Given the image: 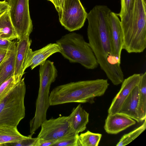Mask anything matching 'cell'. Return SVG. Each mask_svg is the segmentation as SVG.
Returning a JSON list of instances; mask_svg holds the SVG:
<instances>
[{
    "label": "cell",
    "instance_id": "cell-1",
    "mask_svg": "<svg viewBox=\"0 0 146 146\" xmlns=\"http://www.w3.org/2000/svg\"><path fill=\"white\" fill-rule=\"evenodd\" d=\"M110 9L106 6L97 5L87 13L88 43L98 65L114 85L124 80L121 61L115 56L111 36L109 17Z\"/></svg>",
    "mask_w": 146,
    "mask_h": 146
},
{
    "label": "cell",
    "instance_id": "cell-2",
    "mask_svg": "<svg viewBox=\"0 0 146 146\" xmlns=\"http://www.w3.org/2000/svg\"><path fill=\"white\" fill-rule=\"evenodd\" d=\"M109 85L107 79H98L56 86L50 93L49 106L72 102L93 103L96 97L104 94Z\"/></svg>",
    "mask_w": 146,
    "mask_h": 146
},
{
    "label": "cell",
    "instance_id": "cell-3",
    "mask_svg": "<svg viewBox=\"0 0 146 146\" xmlns=\"http://www.w3.org/2000/svg\"><path fill=\"white\" fill-rule=\"evenodd\" d=\"M123 35V49L128 53H139L146 47V1L134 0L128 19L121 21Z\"/></svg>",
    "mask_w": 146,
    "mask_h": 146
},
{
    "label": "cell",
    "instance_id": "cell-4",
    "mask_svg": "<svg viewBox=\"0 0 146 146\" xmlns=\"http://www.w3.org/2000/svg\"><path fill=\"white\" fill-rule=\"evenodd\" d=\"M60 53L71 63H78L88 69L96 68L99 65L88 43L81 34L72 32L62 36L56 41Z\"/></svg>",
    "mask_w": 146,
    "mask_h": 146
},
{
    "label": "cell",
    "instance_id": "cell-5",
    "mask_svg": "<svg viewBox=\"0 0 146 146\" xmlns=\"http://www.w3.org/2000/svg\"><path fill=\"white\" fill-rule=\"evenodd\" d=\"M24 78L0 102V127H17L25 116L26 93Z\"/></svg>",
    "mask_w": 146,
    "mask_h": 146
},
{
    "label": "cell",
    "instance_id": "cell-6",
    "mask_svg": "<svg viewBox=\"0 0 146 146\" xmlns=\"http://www.w3.org/2000/svg\"><path fill=\"white\" fill-rule=\"evenodd\" d=\"M11 20L19 40L33 30L29 10V0H8Z\"/></svg>",
    "mask_w": 146,
    "mask_h": 146
},
{
    "label": "cell",
    "instance_id": "cell-7",
    "mask_svg": "<svg viewBox=\"0 0 146 146\" xmlns=\"http://www.w3.org/2000/svg\"><path fill=\"white\" fill-rule=\"evenodd\" d=\"M87 13L80 0H64L59 20L65 29L72 32L83 26Z\"/></svg>",
    "mask_w": 146,
    "mask_h": 146
},
{
    "label": "cell",
    "instance_id": "cell-8",
    "mask_svg": "<svg viewBox=\"0 0 146 146\" xmlns=\"http://www.w3.org/2000/svg\"><path fill=\"white\" fill-rule=\"evenodd\" d=\"M37 137L39 139L56 141L64 136L74 133L68 120V116H61L44 121Z\"/></svg>",
    "mask_w": 146,
    "mask_h": 146
},
{
    "label": "cell",
    "instance_id": "cell-9",
    "mask_svg": "<svg viewBox=\"0 0 146 146\" xmlns=\"http://www.w3.org/2000/svg\"><path fill=\"white\" fill-rule=\"evenodd\" d=\"M60 48L56 43H50L39 50L33 51L29 48L26 54L23 64V71L29 67L33 70L45 62L52 54L60 52Z\"/></svg>",
    "mask_w": 146,
    "mask_h": 146
},
{
    "label": "cell",
    "instance_id": "cell-10",
    "mask_svg": "<svg viewBox=\"0 0 146 146\" xmlns=\"http://www.w3.org/2000/svg\"><path fill=\"white\" fill-rule=\"evenodd\" d=\"M141 74H135L124 79L121 88L113 99L108 110L109 114L119 113L124 101L139 81Z\"/></svg>",
    "mask_w": 146,
    "mask_h": 146
},
{
    "label": "cell",
    "instance_id": "cell-11",
    "mask_svg": "<svg viewBox=\"0 0 146 146\" xmlns=\"http://www.w3.org/2000/svg\"><path fill=\"white\" fill-rule=\"evenodd\" d=\"M110 33L114 55L121 61L123 35L121 21L117 14L111 11L109 17Z\"/></svg>",
    "mask_w": 146,
    "mask_h": 146
},
{
    "label": "cell",
    "instance_id": "cell-12",
    "mask_svg": "<svg viewBox=\"0 0 146 146\" xmlns=\"http://www.w3.org/2000/svg\"><path fill=\"white\" fill-rule=\"evenodd\" d=\"M136 123V121L125 115L119 113L108 114L104 126L108 134H116Z\"/></svg>",
    "mask_w": 146,
    "mask_h": 146
},
{
    "label": "cell",
    "instance_id": "cell-13",
    "mask_svg": "<svg viewBox=\"0 0 146 146\" xmlns=\"http://www.w3.org/2000/svg\"><path fill=\"white\" fill-rule=\"evenodd\" d=\"M17 46V42L12 41L0 64V86L7 79L14 75Z\"/></svg>",
    "mask_w": 146,
    "mask_h": 146
},
{
    "label": "cell",
    "instance_id": "cell-14",
    "mask_svg": "<svg viewBox=\"0 0 146 146\" xmlns=\"http://www.w3.org/2000/svg\"><path fill=\"white\" fill-rule=\"evenodd\" d=\"M27 35L17 42V52L15 58L14 76L16 81L19 82L24 74L23 64L26 53L30 48L32 40Z\"/></svg>",
    "mask_w": 146,
    "mask_h": 146
},
{
    "label": "cell",
    "instance_id": "cell-15",
    "mask_svg": "<svg viewBox=\"0 0 146 146\" xmlns=\"http://www.w3.org/2000/svg\"><path fill=\"white\" fill-rule=\"evenodd\" d=\"M68 120L72 132L79 134L86 129L89 121V114L79 104L73 108L71 114L68 116Z\"/></svg>",
    "mask_w": 146,
    "mask_h": 146
},
{
    "label": "cell",
    "instance_id": "cell-16",
    "mask_svg": "<svg viewBox=\"0 0 146 146\" xmlns=\"http://www.w3.org/2000/svg\"><path fill=\"white\" fill-rule=\"evenodd\" d=\"M139 89L138 85L130 93L122 104L119 113L125 115L140 122L137 113Z\"/></svg>",
    "mask_w": 146,
    "mask_h": 146
},
{
    "label": "cell",
    "instance_id": "cell-17",
    "mask_svg": "<svg viewBox=\"0 0 146 146\" xmlns=\"http://www.w3.org/2000/svg\"><path fill=\"white\" fill-rule=\"evenodd\" d=\"M0 38L11 41L18 38L17 34L11 20L9 9L0 15Z\"/></svg>",
    "mask_w": 146,
    "mask_h": 146
},
{
    "label": "cell",
    "instance_id": "cell-18",
    "mask_svg": "<svg viewBox=\"0 0 146 146\" xmlns=\"http://www.w3.org/2000/svg\"><path fill=\"white\" fill-rule=\"evenodd\" d=\"M139 89L137 113L140 122L146 119V72L141 74L138 84Z\"/></svg>",
    "mask_w": 146,
    "mask_h": 146
},
{
    "label": "cell",
    "instance_id": "cell-19",
    "mask_svg": "<svg viewBox=\"0 0 146 146\" xmlns=\"http://www.w3.org/2000/svg\"><path fill=\"white\" fill-rule=\"evenodd\" d=\"M26 137L19 132L17 127H0V146H4L7 143L17 142Z\"/></svg>",
    "mask_w": 146,
    "mask_h": 146
},
{
    "label": "cell",
    "instance_id": "cell-20",
    "mask_svg": "<svg viewBox=\"0 0 146 146\" xmlns=\"http://www.w3.org/2000/svg\"><path fill=\"white\" fill-rule=\"evenodd\" d=\"M102 134L92 133L88 130L79 135L78 146H98Z\"/></svg>",
    "mask_w": 146,
    "mask_h": 146
},
{
    "label": "cell",
    "instance_id": "cell-21",
    "mask_svg": "<svg viewBox=\"0 0 146 146\" xmlns=\"http://www.w3.org/2000/svg\"><path fill=\"white\" fill-rule=\"evenodd\" d=\"M146 128V120L145 119L143 123L140 126L129 133L124 134L116 145V146H123L128 144L140 135L145 131Z\"/></svg>",
    "mask_w": 146,
    "mask_h": 146
},
{
    "label": "cell",
    "instance_id": "cell-22",
    "mask_svg": "<svg viewBox=\"0 0 146 146\" xmlns=\"http://www.w3.org/2000/svg\"><path fill=\"white\" fill-rule=\"evenodd\" d=\"M134 0H121V8L117 15L119 16L121 21L127 20L129 17L134 5Z\"/></svg>",
    "mask_w": 146,
    "mask_h": 146
},
{
    "label": "cell",
    "instance_id": "cell-23",
    "mask_svg": "<svg viewBox=\"0 0 146 146\" xmlns=\"http://www.w3.org/2000/svg\"><path fill=\"white\" fill-rule=\"evenodd\" d=\"M79 134L72 133L57 140L52 146H78Z\"/></svg>",
    "mask_w": 146,
    "mask_h": 146
},
{
    "label": "cell",
    "instance_id": "cell-24",
    "mask_svg": "<svg viewBox=\"0 0 146 146\" xmlns=\"http://www.w3.org/2000/svg\"><path fill=\"white\" fill-rule=\"evenodd\" d=\"M19 82H17L16 81L13 75L1 85L0 86V102L16 86Z\"/></svg>",
    "mask_w": 146,
    "mask_h": 146
},
{
    "label": "cell",
    "instance_id": "cell-25",
    "mask_svg": "<svg viewBox=\"0 0 146 146\" xmlns=\"http://www.w3.org/2000/svg\"><path fill=\"white\" fill-rule=\"evenodd\" d=\"M32 136L29 135L17 142L7 143L4 146H37L39 138H33Z\"/></svg>",
    "mask_w": 146,
    "mask_h": 146
},
{
    "label": "cell",
    "instance_id": "cell-26",
    "mask_svg": "<svg viewBox=\"0 0 146 146\" xmlns=\"http://www.w3.org/2000/svg\"><path fill=\"white\" fill-rule=\"evenodd\" d=\"M12 41L7 39L0 38V50H7Z\"/></svg>",
    "mask_w": 146,
    "mask_h": 146
},
{
    "label": "cell",
    "instance_id": "cell-27",
    "mask_svg": "<svg viewBox=\"0 0 146 146\" xmlns=\"http://www.w3.org/2000/svg\"><path fill=\"white\" fill-rule=\"evenodd\" d=\"M54 6L58 13L59 16L61 15L63 8L64 0H54Z\"/></svg>",
    "mask_w": 146,
    "mask_h": 146
},
{
    "label": "cell",
    "instance_id": "cell-28",
    "mask_svg": "<svg viewBox=\"0 0 146 146\" xmlns=\"http://www.w3.org/2000/svg\"><path fill=\"white\" fill-rule=\"evenodd\" d=\"M54 141L39 139L37 146H52Z\"/></svg>",
    "mask_w": 146,
    "mask_h": 146
},
{
    "label": "cell",
    "instance_id": "cell-29",
    "mask_svg": "<svg viewBox=\"0 0 146 146\" xmlns=\"http://www.w3.org/2000/svg\"><path fill=\"white\" fill-rule=\"evenodd\" d=\"M10 7L6 0L0 1V15L5 11L9 9Z\"/></svg>",
    "mask_w": 146,
    "mask_h": 146
},
{
    "label": "cell",
    "instance_id": "cell-30",
    "mask_svg": "<svg viewBox=\"0 0 146 146\" xmlns=\"http://www.w3.org/2000/svg\"><path fill=\"white\" fill-rule=\"evenodd\" d=\"M7 51V50H0V64L6 54Z\"/></svg>",
    "mask_w": 146,
    "mask_h": 146
},
{
    "label": "cell",
    "instance_id": "cell-31",
    "mask_svg": "<svg viewBox=\"0 0 146 146\" xmlns=\"http://www.w3.org/2000/svg\"><path fill=\"white\" fill-rule=\"evenodd\" d=\"M48 1H50L54 5V0H47Z\"/></svg>",
    "mask_w": 146,
    "mask_h": 146
},
{
    "label": "cell",
    "instance_id": "cell-32",
    "mask_svg": "<svg viewBox=\"0 0 146 146\" xmlns=\"http://www.w3.org/2000/svg\"><path fill=\"white\" fill-rule=\"evenodd\" d=\"M145 1H146V0H144Z\"/></svg>",
    "mask_w": 146,
    "mask_h": 146
},
{
    "label": "cell",
    "instance_id": "cell-33",
    "mask_svg": "<svg viewBox=\"0 0 146 146\" xmlns=\"http://www.w3.org/2000/svg\"><path fill=\"white\" fill-rule=\"evenodd\" d=\"M7 0V1H8V0Z\"/></svg>",
    "mask_w": 146,
    "mask_h": 146
}]
</instances>
